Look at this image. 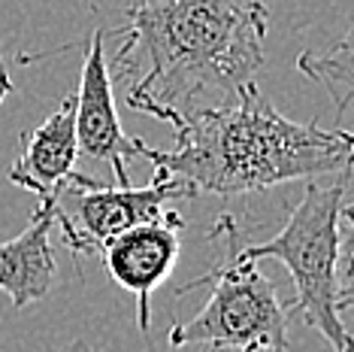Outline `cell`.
<instances>
[{"label":"cell","mask_w":354,"mask_h":352,"mask_svg":"<svg viewBox=\"0 0 354 352\" xmlns=\"http://www.w3.org/2000/svg\"><path fill=\"white\" fill-rule=\"evenodd\" d=\"M267 28L263 0H133L109 76L136 113L176 127L257 85Z\"/></svg>","instance_id":"1"},{"label":"cell","mask_w":354,"mask_h":352,"mask_svg":"<svg viewBox=\"0 0 354 352\" xmlns=\"http://www.w3.org/2000/svg\"><path fill=\"white\" fill-rule=\"evenodd\" d=\"M176 149L160 152L140 143V155L158 170L188 182L194 195L236 197L267 191L281 182L315 179L351 167L354 140L342 127L291 122L263 98L245 88L233 103L200 109L173 127Z\"/></svg>","instance_id":"2"},{"label":"cell","mask_w":354,"mask_h":352,"mask_svg":"<svg viewBox=\"0 0 354 352\" xmlns=\"http://www.w3.org/2000/svg\"><path fill=\"white\" fill-rule=\"evenodd\" d=\"M351 167L336 173L330 186L309 182L285 228L267 243L248 246L252 261L276 258L294 279V310L324 337L333 352H351L345 313L351 307Z\"/></svg>","instance_id":"3"},{"label":"cell","mask_w":354,"mask_h":352,"mask_svg":"<svg viewBox=\"0 0 354 352\" xmlns=\"http://www.w3.org/2000/svg\"><path fill=\"white\" fill-rule=\"evenodd\" d=\"M209 240H224L227 255L194 283L182 285L179 294H188L209 285V298L197 316L176 322L167 334L170 346L206 343L215 349L239 352H285L288 349V310L276 298V285L263 276L257 261L245 258V234L236 228L233 215H221Z\"/></svg>","instance_id":"4"},{"label":"cell","mask_w":354,"mask_h":352,"mask_svg":"<svg viewBox=\"0 0 354 352\" xmlns=\"http://www.w3.org/2000/svg\"><path fill=\"white\" fill-rule=\"evenodd\" d=\"M182 197H197L188 182L176 179L155 167V179L142 188L133 186H106L85 173H70L55 195L58 204H70L73 213L55 206V225H61L64 243L76 255H97L100 246L122 231L155 222L167 213V206Z\"/></svg>","instance_id":"5"},{"label":"cell","mask_w":354,"mask_h":352,"mask_svg":"<svg viewBox=\"0 0 354 352\" xmlns=\"http://www.w3.org/2000/svg\"><path fill=\"white\" fill-rule=\"evenodd\" d=\"M136 137H127L112 98V76L106 64V34L94 30L85 46L82 79L76 91V149L97 158L115 173V186H131L127 161L140 155Z\"/></svg>","instance_id":"6"},{"label":"cell","mask_w":354,"mask_h":352,"mask_svg":"<svg viewBox=\"0 0 354 352\" xmlns=\"http://www.w3.org/2000/svg\"><path fill=\"white\" fill-rule=\"evenodd\" d=\"M185 228V215L167 210L155 222H142L115 234L100 246L103 264L112 283L131 292L140 303V328L151 325V294L179 261V231Z\"/></svg>","instance_id":"7"},{"label":"cell","mask_w":354,"mask_h":352,"mask_svg":"<svg viewBox=\"0 0 354 352\" xmlns=\"http://www.w3.org/2000/svg\"><path fill=\"white\" fill-rule=\"evenodd\" d=\"M21 152L10 167V182L19 188L34 191L37 197H55L58 188L70 179L79 158L76 149V94H67L58 109L37 125L34 131L21 134Z\"/></svg>","instance_id":"8"},{"label":"cell","mask_w":354,"mask_h":352,"mask_svg":"<svg viewBox=\"0 0 354 352\" xmlns=\"http://www.w3.org/2000/svg\"><path fill=\"white\" fill-rule=\"evenodd\" d=\"M55 228V197H39L28 228L0 243V292L15 310L43 301L55 283V252L49 234Z\"/></svg>","instance_id":"9"},{"label":"cell","mask_w":354,"mask_h":352,"mask_svg":"<svg viewBox=\"0 0 354 352\" xmlns=\"http://www.w3.org/2000/svg\"><path fill=\"white\" fill-rule=\"evenodd\" d=\"M297 70L309 76L312 82L324 85L327 94L336 103V122H342L348 113L351 91H354V39L345 34L330 52H303L297 58Z\"/></svg>","instance_id":"10"},{"label":"cell","mask_w":354,"mask_h":352,"mask_svg":"<svg viewBox=\"0 0 354 352\" xmlns=\"http://www.w3.org/2000/svg\"><path fill=\"white\" fill-rule=\"evenodd\" d=\"M12 91H15V85H12V79H10V67H6V61L0 58V103L10 98Z\"/></svg>","instance_id":"11"},{"label":"cell","mask_w":354,"mask_h":352,"mask_svg":"<svg viewBox=\"0 0 354 352\" xmlns=\"http://www.w3.org/2000/svg\"><path fill=\"white\" fill-rule=\"evenodd\" d=\"M61 352H94V349L88 346L85 340H73V343H70V346H64Z\"/></svg>","instance_id":"12"}]
</instances>
